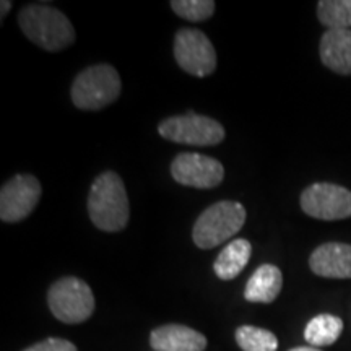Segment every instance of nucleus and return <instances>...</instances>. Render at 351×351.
Returning <instances> with one entry per match:
<instances>
[{"mask_svg":"<svg viewBox=\"0 0 351 351\" xmlns=\"http://www.w3.org/2000/svg\"><path fill=\"white\" fill-rule=\"evenodd\" d=\"M88 213L101 231L124 230L129 223V199L119 174L106 171L95 179L88 195Z\"/></svg>","mask_w":351,"mask_h":351,"instance_id":"nucleus-1","label":"nucleus"},{"mask_svg":"<svg viewBox=\"0 0 351 351\" xmlns=\"http://www.w3.org/2000/svg\"><path fill=\"white\" fill-rule=\"evenodd\" d=\"M19 25L29 41L46 51H62L75 41V29L67 16L44 3L23 7L19 15Z\"/></svg>","mask_w":351,"mask_h":351,"instance_id":"nucleus-2","label":"nucleus"},{"mask_svg":"<svg viewBox=\"0 0 351 351\" xmlns=\"http://www.w3.org/2000/svg\"><path fill=\"white\" fill-rule=\"evenodd\" d=\"M244 223L245 208L239 202H217L197 218L192 238L197 247L213 249L238 234Z\"/></svg>","mask_w":351,"mask_h":351,"instance_id":"nucleus-3","label":"nucleus"},{"mask_svg":"<svg viewBox=\"0 0 351 351\" xmlns=\"http://www.w3.org/2000/svg\"><path fill=\"white\" fill-rule=\"evenodd\" d=\"M121 88V77L116 69L108 64L91 65L73 80L72 101L78 109L98 111L119 98Z\"/></svg>","mask_w":351,"mask_h":351,"instance_id":"nucleus-4","label":"nucleus"},{"mask_svg":"<svg viewBox=\"0 0 351 351\" xmlns=\"http://www.w3.org/2000/svg\"><path fill=\"white\" fill-rule=\"evenodd\" d=\"M47 302L54 317L64 324L85 322L95 311L93 291L75 276H65L52 285Z\"/></svg>","mask_w":351,"mask_h":351,"instance_id":"nucleus-5","label":"nucleus"},{"mask_svg":"<svg viewBox=\"0 0 351 351\" xmlns=\"http://www.w3.org/2000/svg\"><path fill=\"white\" fill-rule=\"evenodd\" d=\"M158 132L171 142L194 147H212L225 138V129L218 121L194 112L165 119L158 125Z\"/></svg>","mask_w":351,"mask_h":351,"instance_id":"nucleus-6","label":"nucleus"},{"mask_svg":"<svg viewBox=\"0 0 351 351\" xmlns=\"http://www.w3.org/2000/svg\"><path fill=\"white\" fill-rule=\"evenodd\" d=\"M174 57L179 67L189 75L208 77L217 69L213 44L200 29H179L174 38Z\"/></svg>","mask_w":351,"mask_h":351,"instance_id":"nucleus-7","label":"nucleus"},{"mask_svg":"<svg viewBox=\"0 0 351 351\" xmlns=\"http://www.w3.org/2000/svg\"><path fill=\"white\" fill-rule=\"evenodd\" d=\"M301 208L309 217L326 221L351 217V191L337 184L317 182L304 189Z\"/></svg>","mask_w":351,"mask_h":351,"instance_id":"nucleus-8","label":"nucleus"},{"mask_svg":"<svg viewBox=\"0 0 351 351\" xmlns=\"http://www.w3.org/2000/svg\"><path fill=\"white\" fill-rule=\"evenodd\" d=\"M41 184L34 176L19 174L3 184L0 191V218L5 223H16L36 208L41 197Z\"/></svg>","mask_w":351,"mask_h":351,"instance_id":"nucleus-9","label":"nucleus"},{"mask_svg":"<svg viewBox=\"0 0 351 351\" xmlns=\"http://www.w3.org/2000/svg\"><path fill=\"white\" fill-rule=\"evenodd\" d=\"M174 181L195 189H212L221 184L225 168L215 158L200 153H181L171 165Z\"/></svg>","mask_w":351,"mask_h":351,"instance_id":"nucleus-10","label":"nucleus"},{"mask_svg":"<svg viewBox=\"0 0 351 351\" xmlns=\"http://www.w3.org/2000/svg\"><path fill=\"white\" fill-rule=\"evenodd\" d=\"M309 267L324 278H351V245L343 243L319 245L311 254Z\"/></svg>","mask_w":351,"mask_h":351,"instance_id":"nucleus-11","label":"nucleus"},{"mask_svg":"<svg viewBox=\"0 0 351 351\" xmlns=\"http://www.w3.org/2000/svg\"><path fill=\"white\" fill-rule=\"evenodd\" d=\"M150 345L155 351H205L207 339L191 327L168 324L152 332Z\"/></svg>","mask_w":351,"mask_h":351,"instance_id":"nucleus-12","label":"nucleus"},{"mask_svg":"<svg viewBox=\"0 0 351 351\" xmlns=\"http://www.w3.org/2000/svg\"><path fill=\"white\" fill-rule=\"evenodd\" d=\"M320 59L340 75H351V29H328L320 39Z\"/></svg>","mask_w":351,"mask_h":351,"instance_id":"nucleus-13","label":"nucleus"},{"mask_svg":"<svg viewBox=\"0 0 351 351\" xmlns=\"http://www.w3.org/2000/svg\"><path fill=\"white\" fill-rule=\"evenodd\" d=\"M283 287V275L278 267L263 263L254 271L244 289V298L249 302H274Z\"/></svg>","mask_w":351,"mask_h":351,"instance_id":"nucleus-14","label":"nucleus"},{"mask_svg":"<svg viewBox=\"0 0 351 351\" xmlns=\"http://www.w3.org/2000/svg\"><path fill=\"white\" fill-rule=\"evenodd\" d=\"M252 256V245L247 239H234L219 252V256L213 263V270L219 280L236 278L244 267L247 265Z\"/></svg>","mask_w":351,"mask_h":351,"instance_id":"nucleus-15","label":"nucleus"},{"mask_svg":"<svg viewBox=\"0 0 351 351\" xmlns=\"http://www.w3.org/2000/svg\"><path fill=\"white\" fill-rule=\"evenodd\" d=\"M343 332V320L332 314H320L309 320L306 326L304 339L313 346L333 345Z\"/></svg>","mask_w":351,"mask_h":351,"instance_id":"nucleus-16","label":"nucleus"},{"mask_svg":"<svg viewBox=\"0 0 351 351\" xmlns=\"http://www.w3.org/2000/svg\"><path fill=\"white\" fill-rule=\"evenodd\" d=\"M317 16L320 23L328 29H350L351 0H320Z\"/></svg>","mask_w":351,"mask_h":351,"instance_id":"nucleus-17","label":"nucleus"},{"mask_svg":"<svg viewBox=\"0 0 351 351\" xmlns=\"http://www.w3.org/2000/svg\"><path fill=\"white\" fill-rule=\"evenodd\" d=\"M236 341L243 351H276L278 340L270 330L243 326L236 330Z\"/></svg>","mask_w":351,"mask_h":351,"instance_id":"nucleus-18","label":"nucleus"},{"mask_svg":"<svg viewBox=\"0 0 351 351\" xmlns=\"http://www.w3.org/2000/svg\"><path fill=\"white\" fill-rule=\"evenodd\" d=\"M171 8L178 16L189 21H205L215 13L213 0H173Z\"/></svg>","mask_w":351,"mask_h":351,"instance_id":"nucleus-19","label":"nucleus"},{"mask_svg":"<svg viewBox=\"0 0 351 351\" xmlns=\"http://www.w3.org/2000/svg\"><path fill=\"white\" fill-rule=\"evenodd\" d=\"M25 351H77V346L72 341L64 339H46L29 346Z\"/></svg>","mask_w":351,"mask_h":351,"instance_id":"nucleus-20","label":"nucleus"},{"mask_svg":"<svg viewBox=\"0 0 351 351\" xmlns=\"http://www.w3.org/2000/svg\"><path fill=\"white\" fill-rule=\"evenodd\" d=\"M10 8H12V2H8V0H3V2H2V19L5 16V13L10 12Z\"/></svg>","mask_w":351,"mask_h":351,"instance_id":"nucleus-21","label":"nucleus"},{"mask_svg":"<svg viewBox=\"0 0 351 351\" xmlns=\"http://www.w3.org/2000/svg\"><path fill=\"white\" fill-rule=\"evenodd\" d=\"M289 351H322V350L314 348V346H298V348H293Z\"/></svg>","mask_w":351,"mask_h":351,"instance_id":"nucleus-22","label":"nucleus"}]
</instances>
